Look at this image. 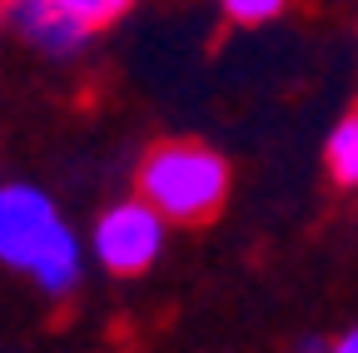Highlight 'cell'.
I'll return each instance as SVG.
<instances>
[{
    "instance_id": "6da1fadb",
    "label": "cell",
    "mask_w": 358,
    "mask_h": 353,
    "mask_svg": "<svg viewBox=\"0 0 358 353\" xmlns=\"http://www.w3.org/2000/svg\"><path fill=\"white\" fill-rule=\"evenodd\" d=\"M0 264L25 274L45 298L75 294L85 249L45 189H35V185L0 189Z\"/></svg>"
},
{
    "instance_id": "7a4b0ae2",
    "label": "cell",
    "mask_w": 358,
    "mask_h": 353,
    "mask_svg": "<svg viewBox=\"0 0 358 353\" xmlns=\"http://www.w3.org/2000/svg\"><path fill=\"white\" fill-rule=\"evenodd\" d=\"M140 194L169 224H204L229 199V159L199 140L155 145L140 164Z\"/></svg>"
},
{
    "instance_id": "3957f363",
    "label": "cell",
    "mask_w": 358,
    "mask_h": 353,
    "mask_svg": "<svg viewBox=\"0 0 358 353\" xmlns=\"http://www.w3.org/2000/svg\"><path fill=\"white\" fill-rule=\"evenodd\" d=\"M164 229H169V219L145 194L120 199L95 219V229H90V259H95L100 269L120 274V279L145 274L164 249Z\"/></svg>"
},
{
    "instance_id": "277c9868",
    "label": "cell",
    "mask_w": 358,
    "mask_h": 353,
    "mask_svg": "<svg viewBox=\"0 0 358 353\" xmlns=\"http://www.w3.org/2000/svg\"><path fill=\"white\" fill-rule=\"evenodd\" d=\"M6 20L30 50L50 55V60L80 55L90 40V25L75 10H65L60 0H6Z\"/></svg>"
},
{
    "instance_id": "5b68a950",
    "label": "cell",
    "mask_w": 358,
    "mask_h": 353,
    "mask_svg": "<svg viewBox=\"0 0 358 353\" xmlns=\"http://www.w3.org/2000/svg\"><path fill=\"white\" fill-rule=\"evenodd\" d=\"M324 159H329L334 185H343V189H353V185H358V110H348V115L334 124Z\"/></svg>"
},
{
    "instance_id": "8992f818",
    "label": "cell",
    "mask_w": 358,
    "mask_h": 353,
    "mask_svg": "<svg viewBox=\"0 0 358 353\" xmlns=\"http://www.w3.org/2000/svg\"><path fill=\"white\" fill-rule=\"evenodd\" d=\"M60 6L65 10H75L90 30H100V25H110V20H120L129 6H134V0H60Z\"/></svg>"
},
{
    "instance_id": "52a82bcc",
    "label": "cell",
    "mask_w": 358,
    "mask_h": 353,
    "mask_svg": "<svg viewBox=\"0 0 358 353\" xmlns=\"http://www.w3.org/2000/svg\"><path fill=\"white\" fill-rule=\"evenodd\" d=\"M219 6L234 25H264V20H274L289 0H219Z\"/></svg>"
},
{
    "instance_id": "ba28073f",
    "label": "cell",
    "mask_w": 358,
    "mask_h": 353,
    "mask_svg": "<svg viewBox=\"0 0 358 353\" xmlns=\"http://www.w3.org/2000/svg\"><path fill=\"white\" fill-rule=\"evenodd\" d=\"M329 353H358V329H348V333H338Z\"/></svg>"
},
{
    "instance_id": "9c48e42d",
    "label": "cell",
    "mask_w": 358,
    "mask_h": 353,
    "mask_svg": "<svg viewBox=\"0 0 358 353\" xmlns=\"http://www.w3.org/2000/svg\"><path fill=\"white\" fill-rule=\"evenodd\" d=\"M329 348H334V343H324V338H303L294 353H329Z\"/></svg>"
}]
</instances>
